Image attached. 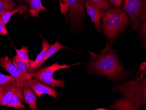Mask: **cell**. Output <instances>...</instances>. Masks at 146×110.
<instances>
[{
	"mask_svg": "<svg viewBox=\"0 0 146 110\" xmlns=\"http://www.w3.org/2000/svg\"><path fill=\"white\" fill-rule=\"evenodd\" d=\"M0 34L2 36H4L8 34V31L7 30L5 25L4 24L2 21L1 15H0Z\"/></svg>",
	"mask_w": 146,
	"mask_h": 110,
	"instance_id": "25",
	"label": "cell"
},
{
	"mask_svg": "<svg viewBox=\"0 0 146 110\" xmlns=\"http://www.w3.org/2000/svg\"><path fill=\"white\" fill-rule=\"evenodd\" d=\"M42 50L38 55L35 61H34V62H33L31 65V68L33 69L37 70V67L38 66L39 63H40L41 61L43 59V57H44L46 53V51L50 46V45L48 43V41L45 40L44 39H42Z\"/></svg>",
	"mask_w": 146,
	"mask_h": 110,
	"instance_id": "17",
	"label": "cell"
},
{
	"mask_svg": "<svg viewBox=\"0 0 146 110\" xmlns=\"http://www.w3.org/2000/svg\"><path fill=\"white\" fill-rule=\"evenodd\" d=\"M0 65L3 67L7 72L16 80V82L29 80L33 79L32 73L22 74L18 70L16 66L12 62V60L8 56L0 57Z\"/></svg>",
	"mask_w": 146,
	"mask_h": 110,
	"instance_id": "7",
	"label": "cell"
},
{
	"mask_svg": "<svg viewBox=\"0 0 146 110\" xmlns=\"http://www.w3.org/2000/svg\"><path fill=\"white\" fill-rule=\"evenodd\" d=\"M16 55L20 60L25 64L31 65L34 62L33 60H29V50L27 47L24 46L21 49H16Z\"/></svg>",
	"mask_w": 146,
	"mask_h": 110,
	"instance_id": "18",
	"label": "cell"
},
{
	"mask_svg": "<svg viewBox=\"0 0 146 110\" xmlns=\"http://www.w3.org/2000/svg\"><path fill=\"white\" fill-rule=\"evenodd\" d=\"M13 64H14L19 72L22 74L26 73H32L36 70L33 69L31 68V65H28L23 62L16 56L13 57L12 60Z\"/></svg>",
	"mask_w": 146,
	"mask_h": 110,
	"instance_id": "16",
	"label": "cell"
},
{
	"mask_svg": "<svg viewBox=\"0 0 146 110\" xmlns=\"http://www.w3.org/2000/svg\"><path fill=\"white\" fill-rule=\"evenodd\" d=\"M80 63L74 64L71 65H66L64 64L62 65L56 63L47 67L41 68L32 73L33 78L39 82L46 84L54 89L55 87H64L65 83L63 79H56L52 77L55 72L61 69H69L73 65H77Z\"/></svg>",
	"mask_w": 146,
	"mask_h": 110,
	"instance_id": "5",
	"label": "cell"
},
{
	"mask_svg": "<svg viewBox=\"0 0 146 110\" xmlns=\"http://www.w3.org/2000/svg\"><path fill=\"white\" fill-rule=\"evenodd\" d=\"M92 4L100 8L103 12L110 8V5L107 0H88Z\"/></svg>",
	"mask_w": 146,
	"mask_h": 110,
	"instance_id": "21",
	"label": "cell"
},
{
	"mask_svg": "<svg viewBox=\"0 0 146 110\" xmlns=\"http://www.w3.org/2000/svg\"><path fill=\"white\" fill-rule=\"evenodd\" d=\"M18 1H21V0H18Z\"/></svg>",
	"mask_w": 146,
	"mask_h": 110,
	"instance_id": "27",
	"label": "cell"
},
{
	"mask_svg": "<svg viewBox=\"0 0 146 110\" xmlns=\"http://www.w3.org/2000/svg\"><path fill=\"white\" fill-rule=\"evenodd\" d=\"M109 5H110L112 8H120L123 5V0H107Z\"/></svg>",
	"mask_w": 146,
	"mask_h": 110,
	"instance_id": "23",
	"label": "cell"
},
{
	"mask_svg": "<svg viewBox=\"0 0 146 110\" xmlns=\"http://www.w3.org/2000/svg\"><path fill=\"white\" fill-rule=\"evenodd\" d=\"M31 17H38L41 11H47L42 5L41 0H28Z\"/></svg>",
	"mask_w": 146,
	"mask_h": 110,
	"instance_id": "13",
	"label": "cell"
},
{
	"mask_svg": "<svg viewBox=\"0 0 146 110\" xmlns=\"http://www.w3.org/2000/svg\"><path fill=\"white\" fill-rule=\"evenodd\" d=\"M68 7V17L75 27H80L84 19L85 0H61Z\"/></svg>",
	"mask_w": 146,
	"mask_h": 110,
	"instance_id": "6",
	"label": "cell"
},
{
	"mask_svg": "<svg viewBox=\"0 0 146 110\" xmlns=\"http://www.w3.org/2000/svg\"><path fill=\"white\" fill-rule=\"evenodd\" d=\"M29 85L37 96L41 100L42 94H48L52 98H56L60 93L57 92L54 89L49 86L45 85L41 82L35 79H31L29 80Z\"/></svg>",
	"mask_w": 146,
	"mask_h": 110,
	"instance_id": "8",
	"label": "cell"
},
{
	"mask_svg": "<svg viewBox=\"0 0 146 110\" xmlns=\"http://www.w3.org/2000/svg\"><path fill=\"white\" fill-rule=\"evenodd\" d=\"M91 56L88 73L104 75L111 80H120L130 74L123 69L116 55V51L106 43L99 55L89 51Z\"/></svg>",
	"mask_w": 146,
	"mask_h": 110,
	"instance_id": "1",
	"label": "cell"
},
{
	"mask_svg": "<svg viewBox=\"0 0 146 110\" xmlns=\"http://www.w3.org/2000/svg\"><path fill=\"white\" fill-rule=\"evenodd\" d=\"M95 110H108V109H105V108H98V109H95Z\"/></svg>",
	"mask_w": 146,
	"mask_h": 110,
	"instance_id": "26",
	"label": "cell"
},
{
	"mask_svg": "<svg viewBox=\"0 0 146 110\" xmlns=\"http://www.w3.org/2000/svg\"><path fill=\"white\" fill-rule=\"evenodd\" d=\"M122 9L129 15L131 30H138L146 19V0H124Z\"/></svg>",
	"mask_w": 146,
	"mask_h": 110,
	"instance_id": "4",
	"label": "cell"
},
{
	"mask_svg": "<svg viewBox=\"0 0 146 110\" xmlns=\"http://www.w3.org/2000/svg\"><path fill=\"white\" fill-rule=\"evenodd\" d=\"M23 93L24 97V103L28 104L31 110H38L37 107V97L33 91L29 87V80H25L24 81Z\"/></svg>",
	"mask_w": 146,
	"mask_h": 110,
	"instance_id": "11",
	"label": "cell"
},
{
	"mask_svg": "<svg viewBox=\"0 0 146 110\" xmlns=\"http://www.w3.org/2000/svg\"><path fill=\"white\" fill-rule=\"evenodd\" d=\"M24 81H20L15 83V88L14 95L10 103L7 105V107H13L15 109L23 108L26 109V107L23 105L24 102V97L23 95Z\"/></svg>",
	"mask_w": 146,
	"mask_h": 110,
	"instance_id": "10",
	"label": "cell"
},
{
	"mask_svg": "<svg viewBox=\"0 0 146 110\" xmlns=\"http://www.w3.org/2000/svg\"><path fill=\"white\" fill-rule=\"evenodd\" d=\"M15 84L13 85L0 86V105L7 106L14 95Z\"/></svg>",
	"mask_w": 146,
	"mask_h": 110,
	"instance_id": "12",
	"label": "cell"
},
{
	"mask_svg": "<svg viewBox=\"0 0 146 110\" xmlns=\"http://www.w3.org/2000/svg\"><path fill=\"white\" fill-rule=\"evenodd\" d=\"M140 31L143 43L145 44V46L146 41V22L145 21L141 25Z\"/></svg>",
	"mask_w": 146,
	"mask_h": 110,
	"instance_id": "22",
	"label": "cell"
},
{
	"mask_svg": "<svg viewBox=\"0 0 146 110\" xmlns=\"http://www.w3.org/2000/svg\"><path fill=\"white\" fill-rule=\"evenodd\" d=\"M64 48L70 50L69 48L66 47L64 46H63L58 41H56L54 44H52V45L50 46L46 51V53L44 57H43V59L41 61L40 63H39L38 66L37 67V69H38L39 67H40L42 65V64L47 59H48L49 58H50L52 56L57 52L59 50L64 49Z\"/></svg>",
	"mask_w": 146,
	"mask_h": 110,
	"instance_id": "15",
	"label": "cell"
},
{
	"mask_svg": "<svg viewBox=\"0 0 146 110\" xmlns=\"http://www.w3.org/2000/svg\"><path fill=\"white\" fill-rule=\"evenodd\" d=\"M60 3V11H61V13L62 14L64 15L65 17L66 22L68 23L67 19V15L66 13L68 11V7L67 5L63 3L61 0H58Z\"/></svg>",
	"mask_w": 146,
	"mask_h": 110,
	"instance_id": "24",
	"label": "cell"
},
{
	"mask_svg": "<svg viewBox=\"0 0 146 110\" xmlns=\"http://www.w3.org/2000/svg\"><path fill=\"white\" fill-rule=\"evenodd\" d=\"M16 82V80L11 75H5L0 73V86L13 85Z\"/></svg>",
	"mask_w": 146,
	"mask_h": 110,
	"instance_id": "20",
	"label": "cell"
},
{
	"mask_svg": "<svg viewBox=\"0 0 146 110\" xmlns=\"http://www.w3.org/2000/svg\"><path fill=\"white\" fill-rule=\"evenodd\" d=\"M16 4L14 0L0 1V15L3 12L10 11L14 9Z\"/></svg>",
	"mask_w": 146,
	"mask_h": 110,
	"instance_id": "19",
	"label": "cell"
},
{
	"mask_svg": "<svg viewBox=\"0 0 146 110\" xmlns=\"http://www.w3.org/2000/svg\"><path fill=\"white\" fill-rule=\"evenodd\" d=\"M0 1H1V0H0Z\"/></svg>",
	"mask_w": 146,
	"mask_h": 110,
	"instance_id": "28",
	"label": "cell"
},
{
	"mask_svg": "<svg viewBox=\"0 0 146 110\" xmlns=\"http://www.w3.org/2000/svg\"><path fill=\"white\" fill-rule=\"evenodd\" d=\"M27 9V7L25 5H18L15 9L10 11H6L3 12L1 14V19L5 25L7 24L12 15L16 13H19L23 15Z\"/></svg>",
	"mask_w": 146,
	"mask_h": 110,
	"instance_id": "14",
	"label": "cell"
},
{
	"mask_svg": "<svg viewBox=\"0 0 146 110\" xmlns=\"http://www.w3.org/2000/svg\"><path fill=\"white\" fill-rule=\"evenodd\" d=\"M134 80H129L112 89L121 93L122 97L115 101L110 108L117 110H138L146 105V79L141 75Z\"/></svg>",
	"mask_w": 146,
	"mask_h": 110,
	"instance_id": "2",
	"label": "cell"
},
{
	"mask_svg": "<svg viewBox=\"0 0 146 110\" xmlns=\"http://www.w3.org/2000/svg\"><path fill=\"white\" fill-rule=\"evenodd\" d=\"M84 6L87 10V14L91 17V22L95 25V29L98 33L100 32L101 20L104 12L88 0H85Z\"/></svg>",
	"mask_w": 146,
	"mask_h": 110,
	"instance_id": "9",
	"label": "cell"
},
{
	"mask_svg": "<svg viewBox=\"0 0 146 110\" xmlns=\"http://www.w3.org/2000/svg\"><path fill=\"white\" fill-rule=\"evenodd\" d=\"M102 17L103 34L110 41L122 32L128 23L127 15L120 8H109Z\"/></svg>",
	"mask_w": 146,
	"mask_h": 110,
	"instance_id": "3",
	"label": "cell"
}]
</instances>
